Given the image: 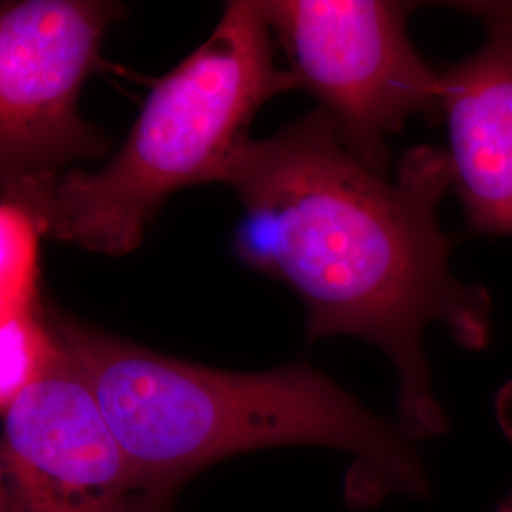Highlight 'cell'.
Listing matches in <instances>:
<instances>
[{"label": "cell", "mask_w": 512, "mask_h": 512, "mask_svg": "<svg viewBox=\"0 0 512 512\" xmlns=\"http://www.w3.org/2000/svg\"><path fill=\"white\" fill-rule=\"evenodd\" d=\"M213 183L243 205L234 253L300 296L308 340L355 336L382 349L397 372L401 433L410 442L442 435L448 416L423 332L439 323L473 351L492 340L490 293L452 274L454 239L440 230L439 203L452 190L446 150L408 148L391 181L313 110L268 139L245 137Z\"/></svg>", "instance_id": "6da1fadb"}, {"label": "cell", "mask_w": 512, "mask_h": 512, "mask_svg": "<svg viewBox=\"0 0 512 512\" xmlns=\"http://www.w3.org/2000/svg\"><path fill=\"white\" fill-rule=\"evenodd\" d=\"M46 325L90 385L129 461L169 490L179 492L222 459L308 444L353 456L346 499L355 509L374 507L391 494H429L420 456L401 429L308 363L226 372L61 315H50Z\"/></svg>", "instance_id": "7a4b0ae2"}, {"label": "cell", "mask_w": 512, "mask_h": 512, "mask_svg": "<svg viewBox=\"0 0 512 512\" xmlns=\"http://www.w3.org/2000/svg\"><path fill=\"white\" fill-rule=\"evenodd\" d=\"M293 90L298 82L277 65L260 2H230L202 46L156 82L112 162L2 184L4 202L23 207L40 234L126 255L173 192L213 183L256 112Z\"/></svg>", "instance_id": "3957f363"}, {"label": "cell", "mask_w": 512, "mask_h": 512, "mask_svg": "<svg viewBox=\"0 0 512 512\" xmlns=\"http://www.w3.org/2000/svg\"><path fill=\"white\" fill-rule=\"evenodd\" d=\"M418 6L395 0L260 2L298 90L319 101L344 147L382 175L389 167V135L412 116L440 118L442 78L406 31Z\"/></svg>", "instance_id": "277c9868"}, {"label": "cell", "mask_w": 512, "mask_h": 512, "mask_svg": "<svg viewBox=\"0 0 512 512\" xmlns=\"http://www.w3.org/2000/svg\"><path fill=\"white\" fill-rule=\"evenodd\" d=\"M0 454L2 512H173L177 492L129 461L61 348L46 374L4 412Z\"/></svg>", "instance_id": "5b68a950"}, {"label": "cell", "mask_w": 512, "mask_h": 512, "mask_svg": "<svg viewBox=\"0 0 512 512\" xmlns=\"http://www.w3.org/2000/svg\"><path fill=\"white\" fill-rule=\"evenodd\" d=\"M116 16L88 0L0 4V186L101 150L76 101Z\"/></svg>", "instance_id": "8992f818"}, {"label": "cell", "mask_w": 512, "mask_h": 512, "mask_svg": "<svg viewBox=\"0 0 512 512\" xmlns=\"http://www.w3.org/2000/svg\"><path fill=\"white\" fill-rule=\"evenodd\" d=\"M486 31L475 54L440 73V118L469 230L512 238V40Z\"/></svg>", "instance_id": "52a82bcc"}, {"label": "cell", "mask_w": 512, "mask_h": 512, "mask_svg": "<svg viewBox=\"0 0 512 512\" xmlns=\"http://www.w3.org/2000/svg\"><path fill=\"white\" fill-rule=\"evenodd\" d=\"M59 353L54 334L38 310L0 313V412L46 374Z\"/></svg>", "instance_id": "ba28073f"}, {"label": "cell", "mask_w": 512, "mask_h": 512, "mask_svg": "<svg viewBox=\"0 0 512 512\" xmlns=\"http://www.w3.org/2000/svg\"><path fill=\"white\" fill-rule=\"evenodd\" d=\"M38 228L16 203H0V313L37 308Z\"/></svg>", "instance_id": "9c48e42d"}, {"label": "cell", "mask_w": 512, "mask_h": 512, "mask_svg": "<svg viewBox=\"0 0 512 512\" xmlns=\"http://www.w3.org/2000/svg\"><path fill=\"white\" fill-rule=\"evenodd\" d=\"M458 12L478 18L486 29L503 31L512 40V0H476V2H452Z\"/></svg>", "instance_id": "30bf717a"}, {"label": "cell", "mask_w": 512, "mask_h": 512, "mask_svg": "<svg viewBox=\"0 0 512 512\" xmlns=\"http://www.w3.org/2000/svg\"><path fill=\"white\" fill-rule=\"evenodd\" d=\"M4 499H6V484H4V461L0 454V512L4 509Z\"/></svg>", "instance_id": "8fae6325"}, {"label": "cell", "mask_w": 512, "mask_h": 512, "mask_svg": "<svg viewBox=\"0 0 512 512\" xmlns=\"http://www.w3.org/2000/svg\"><path fill=\"white\" fill-rule=\"evenodd\" d=\"M495 512H512V490L511 494L507 495V497L497 505Z\"/></svg>", "instance_id": "7c38bea8"}]
</instances>
